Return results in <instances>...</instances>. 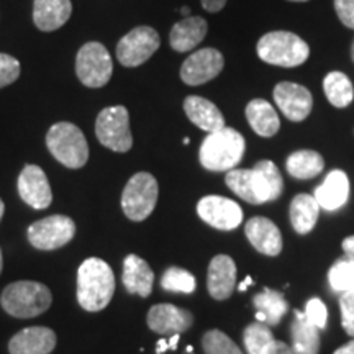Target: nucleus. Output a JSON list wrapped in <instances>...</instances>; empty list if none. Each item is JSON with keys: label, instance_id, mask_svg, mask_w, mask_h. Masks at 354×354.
I'll return each instance as SVG.
<instances>
[{"label": "nucleus", "instance_id": "nucleus-15", "mask_svg": "<svg viewBox=\"0 0 354 354\" xmlns=\"http://www.w3.org/2000/svg\"><path fill=\"white\" fill-rule=\"evenodd\" d=\"M19 194L26 205L44 210L51 205L53 192L48 177L39 166L28 165L19 176Z\"/></svg>", "mask_w": 354, "mask_h": 354}, {"label": "nucleus", "instance_id": "nucleus-6", "mask_svg": "<svg viewBox=\"0 0 354 354\" xmlns=\"http://www.w3.org/2000/svg\"><path fill=\"white\" fill-rule=\"evenodd\" d=\"M50 153L69 169H79L87 162L88 146L82 130L74 123L59 122L46 135Z\"/></svg>", "mask_w": 354, "mask_h": 354}, {"label": "nucleus", "instance_id": "nucleus-5", "mask_svg": "<svg viewBox=\"0 0 354 354\" xmlns=\"http://www.w3.org/2000/svg\"><path fill=\"white\" fill-rule=\"evenodd\" d=\"M264 63L281 68H297L310 56L308 44L299 35L290 32H271L259 38L256 46Z\"/></svg>", "mask_w": 354, "mask_h": 354}, {"label": "nucleus", "instance_id": "nucleus-32", "mask_svg": "<svg viewBox=\"0 0 354 354\" xmlns=\"http://www.w3.org/2000/svg\"><path fill=\"white\" fill-rule=\"evenodd\" d=\"M162 289L167 292H179V294H192L196 290V277L183 268H169L162 274Z\"/></svg>", "mask_w": 354, "mask_h": 354}, {"label": "nucleus", "instance_id": "nucleus-25", "mask_svg": "<svg viewBox=\"0 0 354 354\" xmlns=\"http://www.w3.org/2000/svg\"><path fill=\"white\" fill-rule=\"evenodd\" d=\"M246 120L256 135L271 138L281 128V120L276 110L268 100L254 99L246 105Z\"/></svg>", "mask_w": 354, "mask_h": 354}, {"label": "nucleus", "instance_id": "nucleus-18", "mask_svg": "<svg viewBox=\"0 0 354 354\" xmlns=\"http://www.w3.org/2000/svg\"><path fill=\"white\" fill-rule=\"evenodd\" d=\"M55 346V331L46 326H30L13 336L8 351L10 354H50Z\"/></svg>", "mask_w": 354, "mask_h": 354}, {"label": "nucleus", "instance_id": "nucleus-13", "mask_svg": "<svg viewBox=\"0 0 354 354\" xmlns=\"http://www.w3.org/2000/svg\"><path fill=\"white\" fill-rule=\"evenodd\" d=\"M197 214L201 218L216 230L238 228L243 221V210L234 201L220 196H207L197 203Z\"/></svg>", "mask_w": 354, "mask_h": 354}, {"label": "nucleus", "instance_id": "nucleus-8", "mask_svg": "<svg viewBox=\"0 0 354 354\" xmlns=\"http://www.w3.org/2000/svg\"><path fill=\"white\" fill-rule=\"evenodd\" d=\"M95 135L105 148L115 153H127L133 146L130 113L123 105L104 109L95 122Z\"/></svg>", "mask_w": 354, "mask_h": 354}, {"label": "nucleus", "instance_id": "nucleus-4", "mask_svg": "<svg viewBox=\"0 0 354 354\" xmlns=\"http://www.w3.org/2000/svg\"><path fill=\"white\" fill-rule=\"evenodd\" d=\"M51 290L41 282L19 281L7 286L0 304L8 315L17 318H33L51 307Z\"/></svg>", "mask_w": 354, "mask_h": 354}, {"label": "nucleus", "instance_id": "nucleus-12", "mask_svg": "<svg viewBox=\"0 0 354 354\" xmlns=\"http://www.w3.org/2000/svg\"><path fill=\"white\" fill-rule=\"evenodd\" d=\"M225 57L215 48H203L192 53L180 68V79L187 86H202L223 71Z\"/></svg>", "mask_w": 354, "mask_h": 354}, {"label": "nucleus", "instance_id": "nucleus-27", "mask_svg": "<svg viewBox=\"0 0 354 354\" xmlns=\"http://www.w3.org/2000/svg\"><path fill=\"white\" fill-rule=\"evenodd\" d=\"M295 320L292 323V351L294 354H318L320 351V331L312 325L305 313L295 310Z\"/></svg>", "mask_w": 354, "mask_h": 354}, {"label": "nucleus", "instance_id": "nucleus-39", "mask_svg": "<svg viewBox=\"0 0 354 354\" xmlns=\"http://www.w3.org/2000/svg\"><path fill=\"white\" fill-rule=\"evenodd\" d=\"M179 344V335H172L169 339H159L156 344V354H162L167 349H176Z\"/></svg>", "mask_w": 354, "mask_h": 354}, {"label": "nucleus", "instance_id": "nucleus-23", "mask_svg": "<svg viewBox=\"0 0 354 354\" xmlns=\"http://www.w3.org/2000/svg\"><path fill=\"white\" fill-rule=\"evenodd\" d=\"M122 281L130 294L148 297L153 290L154 272L145 259H141L136 254H130L123 261Z\"/></svg>", "mask_w": 354, "mask_h": 354}, {"label": "nucleus", "instance_id": "nucleus-16", "mask_svg": "<svg viewBox=\"0 0 354 354\" xmlns=\"http://www.w3.org/2000/svg\"><path fill=\"white\" fill-rule=\"evenodd\" d=\"M148 326L158 335L185 333L194 323V315L189 310L179 308L171 304H159L148 312Z\"/></svg>", "mask_w": 354, "mask_h": 354}, {"label": "nucleus", "instance_id": "nucleus-40", "mask_svg": "<svg viewBox=\"0 0 354 354\" xmlns=\"http://www.w3.org/2000/svg\"><path fill=\"white\" fill-rule=\"evenodd\" d=\"M201 2H202V7L205 8L207 12L216 13V12H220L225 6H227L228 0H201Z\"/></svg>", "mask_w": 354, "mask_h": 354}, {"label": "nucleus", "instance_id": "nucleus-47", "mask_svg": "<svg viewBox=\"0 0 354 354\" xmlns=\"http://www.w3.org/2000/svg\"><path fill=\"white\" fill-rule=\"evenodd\" d=\"M351 59L354 61V41H353V44H351Z\"/></svg>", "mask_w": 354, "mask_h": 354}, {"label": "nucleus", "instance_id": "nucleus-31", "mask_svg": "<svg viewBox=\"0 0 354 354\" xmlns=\"http://www.w3.org/2000/svg\"><path fill=\"white\" fill-rule=\"evenodd\" d=\"M243 339H245L248 354H269L276 343L271 328L264 323H253V325L246 326Z\"/></svg>", "mask_w": 354, "mask_h": 354}, {"label": "nucleus", "instance_id": "nucleus-7", "mask_svg": "<svg viewBox=\"0 0 354 354\" xmlns=\"http://www.w3.org/2000/svg\"><path fill=\"white\" fill-rule=\"evenodd\" d=\"M158 180L149 172H138L128 180L122 194V209L131 221H143L158 203Z\"/></svg>", "mask_w": 354, "mask_h": 354}, {"label": "nucleus", "instance_id": "nucleus-35", "mask_svg": "<svg viewBox=\"0 0 354 354\" xmlns=\"http://www.w3.org/2000/svg\"><path fill=\"white\" fill-rule=\"evenodd\" d=\"M20 76V63L19 59L10 55L0 53V88L10 86Z\"/></svg>", "mask_w": 354, "mask_h": 354}, {"label": "nucleus", "instance_id": "nucleus-29", "mask_svg": "<svg viewBox=\"0 0 354 354\" xmlns=\"http://www.w3.org/2000/svg\"><path fill=\"white\" fill-rule=\"evenodd\" d=\"M287 172L295 179H313L317 177L325 167L322 154L310 149H300V151L292 153L286 161Z\"/></svg>", "mask_w": 354, "mask_h": 354}, {"label": "nucleus", "instance_id": "nucleus-36", "mask_svg": "<svg viewBox=\"0 0 354 354\" xmlns=\"http://www.w3.org/2000/svg\"><path fill=\"white\" fill-rule=\"evenodd\" d=\"M305 317L307 320L315 325L318 330H323L326 326V320H328V310H326L325 304L320 299H310L305 307Z\"/></svg>", "mask_w": 354, "mask_h": 354}, {"label": "nucleus", "instance_id": "nucleus-22", "mask_svg": "<svg viewBox=\"0 0 354 354\" xmlns=\"http://www.w3.org/2000/svg\"><path fill=\"white\" fill-rule=\"evenodd\" d=\"M71 0H35L33 3V21L41 32L59 30L71 19Z\"/></svg>", "mask_w": 354, "mask_h": 354}, {"label": "nucleus", "instance_id": "nucleus-2", "mask_svg": "<svg viewBox=\"0 0 354 354\" xmlns=\"http://www.w3.org/2000/svg\"><path fill=\"white\" fill-rule=\"evenodd\" d=\"M115 292L112 268L104 259L88 258L77 271V302L87 312H100Z\"/></svg>", "mask_w": 354, "mask_h": 354}, {"label": "nucleus", "instance_id": "nucleus-9", "mask_svg": "<svg viewBox=\"0 0 354 354\" xmlns=\"http://www.w3.org/2000/svg\"><path fill=\"white\" fill-rule=\"evenodd\" d=\"M113 73L112 56L102 43H86L76 57V74L86 87L99 88L110 81Z\"/></svg>", "mask_w": 354, "mask_h": 354}, {"label": "nucleus", "instance_id": "nucleus-37", "mask_svg": "<svg viewBox=\"0 0 354 354\" xmlns=\"http://www.w3.org/2000/svg\"><path fill=\"white\" fill-rule=\"evenodd\" d=\"M339 308H342L343 328L354 338V289L343 292L339 299Z\"/></svg>", "mask_w": 354, "mask_h": 354}, {"label": "nucleus", "instance_id": "nucleus-19", "mask_svg": "<svg viewBox=\"0 0 354 354\" xmlns=\"http://www.w3.org/2000/svg\"><path fill=\"white\" fill-rule=\"evenodd\" d=\"M246 236L259 253L266 256H277L282 251V234L269 218L254 216L246 223Z\"/></svg>", "mask_w": 354, "mask_h": 354}, {"label": "nucleus", "instance_id": "nucleus-46", "mask_svg": "<svg viewBox=\"0 0 354 354\" xmlns=\"http://www.w3.org/2000/svg\"><path fill=\"white\" fill-rule=\"evenodd\" d=\"M189 7H183V8H180V13H183V15H185V17H187L189 15Z\"/></svg>", "mask_w": 354, "mask_h": 354}, {"label": "nucleus", "instance_id": "nucleus-30", "mask_svg": "<svg viewBox=\"0 0 354 354\" xmlns=\"http://www.w3.org/2000/svg\"><path fill=\"white\" fill-rule=\"evenodd\" d=\"M323 91H325L326 99L333 107L344 109L351 104L354 99V87L346 74L333 71L326 74L323 79Z\"/></svg>", "mask_w": 354, "mask_h": 354}, {"label": "nucleus", "instance_id": "nucleus-26", "mask_svg": "<svg viewBox=\"0 0 354 354\" xmlns=\"http://www.w3.org/2000/svg\"><path fill=\"white\" fill-rule=\"evenodd\" d=\"M253 305L256 307V318L259 323H264L268 326L277 325L284 318L289 310V304L281 292L272 289H266L253 297Z\"/></svg>", "mask_w": 354, "mask_h": 354}, {"label": "nucleus", "instance_id": "nucleus-42", "mask_svg": "<svg viewBox=\"0 0 354 354\" xmlns=\"http://www.w3.org/2000/svg\"><path fill=\"white\" fill-rule=\"evenodd\" d=\"M343 250L349 258L354 259V236H348L346 240L343 241Z\"/></svg>", "mask_w": 354, "mask_h": 354}, {"label": "nucleus", "instance_id": "nucleus-45", "mask_svg": "<svg viewBox=\"0 0 354 354\" xmlns=\"http://www.w3.org/2000/svg\"><path fill=\"white\" fill-rule=\"evenodd\" d=\"M3 210H6V205H3L2 198H0V220H2V216H3Z\"/></svg>", "mask_w": 354, "mask_h": 354}, {"label": "nucleus", "instance_id": "nucleus-48", "mask_svg": "<svg viewBox=\"0 0 354 354\" xmlns=\"http://www.w3.org/2000/svg\"><path fill=\"white\" fill-rule=\"evenodd\" d=\"M0 272H2V250H0Z\"/></svg>", "mask_w": 354, "mask_h": 354}, {"label": "nucleus", "instance_id": "nucleus-49", "mask_svg": "<svg viewBox=\"0 0 354 354\" xmlns=\"http://www.w3.org/2000/svg\"><path fill=\"white\" fill-rule=\"evenodd\" d=\"M289 2H308V0H289Z\"/></svg>", "mask_w": 354, "mask_h": 354}, {"label": "nucleus", "instance_id": "nucleus-28", "mask_svg": "<svg viewBox=\"0 0 354 354\" xmlns=\"http://www.w3.org/2000/svg\"><path fill=\"white\" fill-rule=\"evenodd\" d=\"M320 205L315 197L308 194H299L290 203V223L299 234H307L315 228Z\"/></svg>", "mask_w": 354, "mask_h": 354}, {"label": "nucleus", "instance_id": "nucleus-33", "mask_svg": "<svg viewBox=\"0 0 354 354\" xmlns=\"http://www.w3.org/2000/svg\"><path fill=\"white\" fill-rule=\"evenodd\" d=\"M328 282L335 292H348L354 289V259H339L331 266Z\"/></svg>", "mask_w": 354, "mask_h": 354}, {"label": "nucleus", "instance_id": "nucleus-21", "mask_svg": "<svg viewBox=\"0 0 354 354\" xmlns=\"http://www.w3.org/2000/svg\"><path fill=\"white\" fill-rule=\"evenodd\" d=\"M184 110L189 120L203 131L215 133L225 128L223 113L220 112L214 102L203 99V97L189 95L184 100Z\"/></svg>", "mask_w": 354, "mask_h": 354}, {"label": "nucleus", "instance_id": "nucleus-10", "mask_svg": "<svg viewBox=\"0 0 354 354\" xmlns=\"http://www.w3.org/2000/svg\"><path fill=\"white\" fill-rule=\"evenodd\" d=\"M26 234L33 248L51 251L63 248L73 240L76 234V223L66 215H51L30 225Z\"/></svg>", "mask_w": 354, "mask_h": 354}, {"label": "nucleus", "instance_id": "nucleus-20", "mask_svg": "<svg viewBox=\"0 0 354 354\" xmlns=\"http://www.w3.org/2000/svg\"><path fill=\"white\" fill-rule=\"evenodd\" d=\"M320 209L335 212L342 209L349 197V179L343 171L335 169L325 177L313 194Z\"/></svg>", "mask_w": 354, "mask_h": 354}, {"label": "nucleus", "instance_id": "nucleus-44", "mask_svg": "<svg viewBox=\"0 0 354 354\" xmlns=\"http://www.w3.org/2000/svg\"><path fill=\"white\" fill-rule=\"evenodd\" d=\"M251 284H253V277L248 276V277L245 279V282H243V284H240V287H238V289H240L241 292H245V290H246V287H248V286H251Z\"/></svg>", "mask_w": 354, "mask_h": 354}, {"label": "nucleus", "instance_id": "nucleus-41", "mask_svg": "<svg viewBox=\"0 0 354 354\" xmlns=\"http://www.w3.org/2000/svg\"><path fill=\"white\" fill-rule=\"evenodd\" d=\"M269 354H294V351H292V348L289 346V344L276 339V343H274V346L271 351H269Z\"/></svg>", "mask_w": 354, "mask_h": 354}, {"label": "nucleus", "instance_id": "nucleus-24", "mask_svg": "<svg viewBox=\"0 0 354 354\" xmlns=\"http://www.w3.org/2000/svg\"><path fill=\"white\" fill-rule=\"evenodd\" d=\"M207 32H209V25L202 17H187L172 26L169 33L171 48L177 53L194 50L203 41Z\"/></svg>", "mask_w": 354, "mask_h": 354}, {"label": "nucleus", "instance_id": "nucleus-43", "mask_svg": "<svg viewBox=\"0 0 354 354\" xmlns=\"http://www.w3.org/2000/svg\"><path fill=\"white\" fill-rule=\"evenodd\" d=\"M333 354H354V339L348 344H344V346L336 349Z\"/></svg>", "mask_w": 354, "mask_h": 354}, {"label": "nucleus", "instance_id": "nucleus-14", "mask_svg": "<svg viewBox=\"0 0 354 354\" xmlns=\"http://www.w3.org/2000/svg\"><path fill=\"white\" fill-rule=\"evenodd\" d=\"M274 100L290 122H304L312 112L313 97L307 87L294 82H281L274 87Z\"/></svg>", "mask_w": 354, "mask_h": 354}, {"label": "nucleus", "instance_id": "nucleus-34", "mask_svg": "<svg viewBox=\"0 0 354 354\" xmlns=\"http://www.w3.org/2000/svg\"><path fill=\"white\" fill-rule=\"evenodd\" d=\"M202 346L205 354H243L230 336L220 330H210L203 335Z\"/></svg>", "mask_w": 354, "mask_h": 354}, {"label": "nucleus", "instance_id": "nucleus-1", "mask_svg": "<svg viewBox=\"0 0 354 354\" xmlns=\"http://www.w3.org/2000/svg\"><path fill=\"white\" fill-rule=\"evenodd\" d=\"M225 183L232 192L253 205L277 201L284 190V179L272 161H259L251 169L228 171Z\"/></svg>", "mask_w": 354, "mask_h": 354}, {"label": "nucleus", "instance_id": "nucleus-11", "mask_svg": "<svg viewBox=\"0 0 354 354\" xmlns=\"http://www.w3.org/2000/svg\"><path fill=\"white\" fill-rule=\"evenodd\" d=\"M161 38L151 26H136L117 44V59L125 68L146 63L158 51Z\"/></svg>", "mask_w": 354, "mask_h": 354}, {"label": "nucleus", "instance_id": "nucleus-38", "mask_svg": "<svg viewBox=\"0 0 354 354\" xmlns=\"http://www.w3.org/2000/svg\"><path fill=\"white\" fill-rule=\"evenodd\" d=\"M335 12L343 25L354 30V0H335Z\"/></svg>", "mask_w": 354, "mask_h": 354}, {"label": "nucleus", "instance_id": "nucleus-17", "mask_svg": "<svg viewBox=\"0 0 354 354\" xmlns=\"http://www.w3.org/2000/svg\"><path fill=\"white\" fill-rule=\"evenodd\" d=\"M236 286V264L227 254H218L209 266L207 287L215 300H227L232 297Z\"/></svg>", "mask_w": 354, "mask_h": 354}, {"label": "nucleus", "instance_id": "nucleus-3", "mask_svg": "<svg viewBox=\"0 0 354 354\" xmlns=\"http://www.w3.org/2000/svg\"><path fill=\"white\" fill-rule=\"evenodd\" d=\"M246 149V141L241 133L234 128H221L215 133H209L202 141L198 158L201 165L209 171H232L240 165Z\"/></svg>", "mask_w": 354, "mask_h": 354}]
</instances>
